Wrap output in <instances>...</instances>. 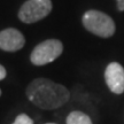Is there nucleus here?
<instances>
[{
  "instance_id": "obj_1",
  "label": "nucleus",
  "mask_w": 124,
  "mask_h": 124,
  "mask_svg": "<svg viewBox=\"0 0 124 124\" xmlns=\"http://www.w3.org/2000/svg\"><path fill=\"white\" fill-rule=\"evenodd\" d=\"M27 97L33 105L44 110L63 106L70 98L69 91L61 84L46 78H36L28 85Z\"/></svg>"
},
{
  "instance_id": "obj_2",
  "label": "nucleus",
  "mask_w": 124,
  "mask_h": 124,
  "mask_svg": "<svg viewBox=\"0 0 124 124\" xmlns=\"http://www.w3.org/2000/svg\"><path fill=\"white\" fill-rule=\"evenodd\" d=\"M82 22L87 31L102 38L111 37L115 33V23L113 18L100 10H87L83 15Z\"/></svg>"
},
{
  "instance_id": "obj_3",
  "label": "nucleus",
  "mask_w": 124,
  "mask_h": 124,
  "mask_svg": "<svg viewBox=\"0 0 124 124\" xmlns=\"http://www.w3.org/2000/svg\"><path fill=\"white\" fill-rule=\"evenodd\" d=\"M63 52V45L58 39H48L36 46L30 55V61L35 66H45L53 62Z\"/></svg>"
},
{
  "instance_id": "obj_4",
  "label": "nucleus",
  "mask_w": 124,
  "mask_h": 124,
  "mask_svg": "<svg viewBox=\"0 0 124 124\" xmlns=\"http://www.w3.org/2000/svg\"><path fill=\"white\" fill-rule=\"evenodd\" d=\"M51 0H28L18 10V18L24 23H35L46 17L52 12Z\"/></svg>"
},
{
  "instance_id": "obj_5",
  "label": "nucleus",
  "mask_w": 124,
  "mask_h": 124,
  "mask_svg": "<svg viewBox=\"0 0 124 124\" xmlns=\"http://www.w3.org/2000/svg\"><path fill=\"white\" fill-rule=\"evenodd\" d=\"M105 80L113 93L122 94L124 92V68L117 62H111L105 70Z\"/></svg>"
},
{
  "instance_id": "obj_6",
  "label": "nucleus",
  "mask_w": 124,
  "mask_h": 124,
  "mask_svg": "<svg viewBox=\"0 0 124 124\" xmlns=\"http://www.w3.org/2000/svg\"><path fill=\"white\" fill-rule=\"evenodd\" d=\"M25 44L24 36L14 28H8L0 31V49L6 52L20 51Z\"/></svg>"
},
{
  "instance_id": "obj_7",
  "label": "nucleus",
  "mask_w": 124,
  "mask_h": 124,
  "mask_svg": "<svg viewBox=\"0 0 124 124\" xmlns=\"http://www.w3.org/2000/svg\"><path fill=\"white\" fill-rule=\"evenodd\" d=\"M67 124H92V121L83 111H71L67 117Z\"/></svg>"
},
{
  "instance_id": "obj_8",
  "label": "nucleus",
  "mask_w": 124,
  "mask_h": 124,
  "mask_svg": "<svg viewBox=\"0 0 124 124\" xmlns=\"http://www.w3.org/2000/svg\"><path fill=\"white\" fill-rule=\"evenodd\" d=\"M12 124H33V121L27 114H20Z\"/></svg>"
},
{
  "instance_id": "obj_9",
  "label": "nucleus",
  "mask_w": 124,
  "mask_h": 124,
  "mask_svg": "<svg viewBox=\"0 0 124 124\" xmlns=\"http://www.w3.org/2000/svg\"><path fill=\"white\" fill-rule=\"evenodd\" d=\"M6 75H7V72H6V69H5V67L0 64V80L4 79L5 77H6Z\"/></svg>"
},
{
  "instance_id": "obj_10",
  "label": "nucleus",
  "mask_w": 124,
  "mask_h": 124,
  "mask_svg": "<svg viewBox=\"0 0 124 124\" xmlns=\"http://www.w3.org/2000/svg\"><path fill=\"white\" fill-rule=\"evenodd\" d=\"M117 8L120 12H124V0H117Z\"/></svg>"
},
{
  "instance_id": "obj_11",
  "label": "nucleus",
  "mask_w": 124,
  "mask_h": 124,
  "mask_svg": "<svg viewBox=\"0 0 124 124\" xmlns=\"http://www.w3.org/2000/svg\"><path fill=\"white\" fill-rule=\"evenodd\" d=\"M47 124H55V123H47Z\"/></svg>"
},
{
  "instance_id": "obj_12",
  "label": "nucleus",
  "mask_w": 124,
  "mask_h": 124,
  "mask_svg": "<svg viewBox=\"0 0 124 124\" xmlns=\"http://www.w3.org/2000/svg\"><path fill=\"white\" fill-rule=\"evenodd\" d=\"M0 95H1V90H0Z\"/></svg>"
}]
</instances>
